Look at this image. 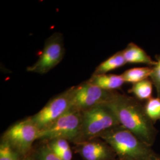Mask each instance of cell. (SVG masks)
<instances>
[{
    "label": "cell",
    "mask_w": 160,
    "mask_h": 160,
    "mask_svg": "<svg viewBox=\"0 0 160 160\" xmlns=\"http://www.w3.org/2000/svg\"><path fill=\"white\" fill-rule=\"evenodd\" d=\"M105 104L114 113L121 126L149 146L154 143L157 130L139 100L116 91Z\"/></svg>",
    "instance_id": "obj_1"
},
{
    "label": "cell",
    "mask_w": 160,
    "mask_h": 160,
    "mask_svg": "<svg viewBox=\"0 0 160 160\" xmlns=\"http://www.w3.org/2000/svg\"><path fill=\"white\" fill-rule=\"evenodd\" d=\"M98 137L120 160H159L149 145L121 125L103 132Z\"/></svg>",
    "instance_id": "obj_2"
},
{
    "label": "cell",
    "mask_w": 160,
    "mask_h": 160,
    "mask_svg": "<svg viewBox=\"0 0 160 160\" xmlns=\"http://www.w3.org/2000/svg\"><path fill=\"white\" fill-rule=\"evenodd\" d=\"M82 113L80 141H90L115 126L120 125L114 113L106 104L98 105Z\"/></svg>",
    "instance_id": "obj_3"
},
{
    "label": "cell",
    "mask_w": 160,
    "mask_h": 160,
    "mask_svg": "<svg viewBox=\"0 0 160 160\" xmlns=\"http://www.w3.org/2000/svg\"><path fill=\"white\" fill-rule=\"evenodd\" d=\"M81 125L82 113L71 108L51 125L40 130L39 139L80 141Z\"/></svg>",
    "instance_id": "obj_4"
},
{
    "label": "cell",
    "mask_w": 160,
    "mask_h": 160,
    "mask_svg": "<svg viewBox=\"0 0 160 160\" xmlns=\"http://www.w3.org/2000/svg\"><path fill=\"white\" fill-rule=\"evenodd\" d=\"M75 87L53 97L39 112L29 117L40 131L51 125L72 108Z\"/></svg>",
    "instance_id": "obj_5"
},
{
    "label": "cell",
    "mask_w": 160,
    "mask_h": 160,
    "mask_svg": "<svg viewBox=\"0 0 160 160\" xmlns=\"http://www.w3.org/2000/svg\"><path fill=\"white\" fill-rule=\"evenodd\" d=\"M65 55L62 34L56 32L46 40L38 61L28 67V72L45 74L61 62Z\"/></svg>",
    "instance_id": "obj_6"
},
{
    "label": "cell",
    "mask_w": 160,
    "mask_h": 160,
    "mask_svg": "<svg viewBox=\"0 0 160 160\" xmlns=\"http://www.w3.org/2000/svg\"><path fill=\"white\" fill-rule=\"evenodd\" d=\"M40 129L28 118L10 126L2 137V140L9 143L20 154H26L33 143L39 139Z\"/></svg>",
    "instance_id": "obj_7"
},
{
    "label": "cell",
    "mask_w": 160,
    "mask_h": 160,
    "mask_svg": "<svg viewBox=\"0 0 160 160\" xmlns=\"http://www.w3.org/2000/svg\"><path fill=\"white\" fill-rule=\"evenodd\" d=\"M116 91L105 90L88 80L75 87L72 108L81 112L109 102Z\"/></svg>",
    "instance_id": "obj_8"
},
{
    "label": "cell",
    "mask_w": 160,
    "mask_h": 160,
    "mask_svg": "<svg viewBox=\"0 0 160 160\" xmlns=\"http://www.w3.org/2000/svg\"><path fill=\"white\" fill-rule=\"evenodd\" d=\"M79 152L85 160H110L113 153L112 149L105 142L86 141L80 144Z\"/></svg>",
    "instance_id": "obj_9"
},
{
    "label": "cell",
    "mask_w": 160,
    "mask_h": 160,
    "mask_svg": "<svg viewBox=\"0 0 160 160\" xmlns=\"http://www.w3.org/2000/svg\"><path fill=\"white\" fill-rule=\"evenodd\" d=\"M127 63H142L152 67L156 61L151 57L142 48L133 42H131L122 51Z\"/></svg>",
    "instance_id": "obj_10"
},
{
    "label": "cell",
    "mask_w": 160,
    "mask_h": 160,
    "mask_svg": "<svg viewBox=\"0 0 160 160\" xmlns=\"http://www.w3.org/2000/svg\"><path fill=\"white\" fill-rule=\"evenodd\" d=\"M88 81L94 86L109 91H116L125 83L122 75L112 74H93Z\"/></svg>",
    "instance_id": "obj_11"
},
{
    "label": "cell",
    "mask_w": 160,
    "mask_h": 160,
    "mask_svg": "<svg viewBox=\"0 0 160 160\" xmlns=\"http://www.w3.org/2000/svg\"><path fill=\"white\" fill-rule=\"evenodd\" d=\"M126 61L122 51L118 52L112 56L102 62L94 72V74H104L116 69L119 68L126 65Z\"/></svg>",
    "instance_id": "obj_12"
},
{
    "label": "cell",
    "mask_w": 160,
    "mask_h": 160,
    "mask_svg": "<svg viewBox=\"0 0 160 160\" xmlns=\"http://www.w3.org/2000/svg\"><path fill=\"white\" fill-rule=\"evenodd\" d=\"M151 72L152 67L147 66L129 69L121 75L125 81V82L132 83L133 84L141 81L148 79Z\"/></svg>",
    "instance_id": "obj_13"
},
{
    "label": "cell",
    "mask_w": 160,
    "mask_h": 160,
    "mask_svg": "<svg viewBox=\"0 0 160 160\" xmlns=\"http://www.w3.org/2000/svg\"><path fill=\"white\" fill-rule=\"evenodd\" d=\"M153 87L152 82L148 78L132 84L129 92L133 94L135 97L139 101H147L152 97Z\"/></svg>",
    "instance_id": "obj_14"
},
{
    "label": "cell",
    "mask_w": 160,
    "mask_h": 160,
    "mask_svg": "<svg viewBox=\"0 0 160 160\" xmlns=\"http://www.w3.org/2000/svg\"><path fill=\"white\" fill-rule=\"evenodd\" d=\"M145 113L154 123L160 121V97H152L144 105Z\"/></svg>",
    "instance_id": "obj_15"
},
{
    "label": "cell",
    "mask_w": 160,
    "mask_h": 160,
    "mask_svg": "<svg viewBox=\"0 0 160 160\" xmlns=\"http://www.w3.org/2000/svg\"><path fill=\"white\" fill-rule=\"evenodd\" d=\"M20 153L2 140L0 145V160H20Z\"/></svg>",
    "instance_id": "obj_16"
},
{
    "label": "cell",
    "mask_w": 160,
    "mask_h": 160,
    "mask_svg": "<svg viewBox=\"0 0 160 160\" xmlns=\"http://www.w3.org/2000/svg\"><path fill=\"white\" fill-rule=\"evenodd\" d=\"M156 64L152 67V72L149 79L152 82L157 97H160V53L155 56Z\"/></svg>",
    "instance_id": "obj_17"
},
{
    "label": "cell",
    "mask_w": 160,
    "mask_h": 160,
    "mask_svg": "<svg viewBox=\"0 0 160 160\" xmlns=\"http://www.w3.org/2000/svg\"><path fill=\"white\" fill-rule=\"evenodd\" d=\"M50 148L57 155L71 150L68 141L64 139H57L49 141L48 143Z\"/></svg>",
    "instance_id": "obj_18"
},
{
    "label": "cell",
    "mask_w": 160,
    "mask_h": 160,
    "mask_svg": "<svg viewBox=\"0 0 160 160\" xmlns=\"http://www.w3.org/2000/svg\"><path fill=\"white\" fill-rule=\"evenodd\" d=\"M36 160H62L52 149L48 144L42 147L36 154Z\"/></svg>",
    "instance_id": "obj_19"
}]
</instances>
